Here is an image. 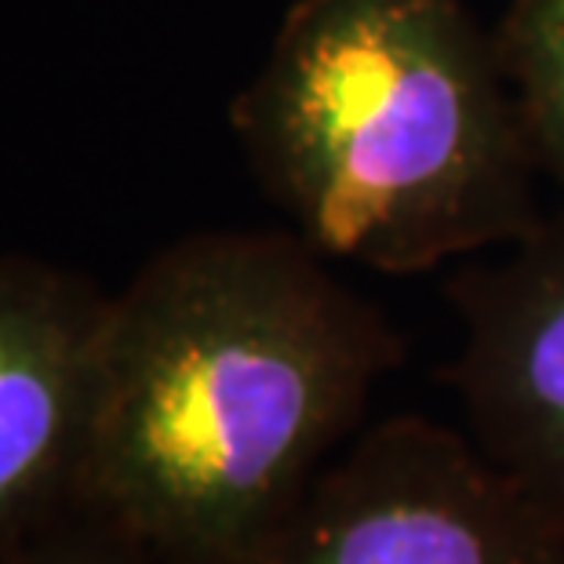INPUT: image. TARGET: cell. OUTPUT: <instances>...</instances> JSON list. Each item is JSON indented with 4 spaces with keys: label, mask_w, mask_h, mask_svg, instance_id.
<instances>
[{
    "label": "cell",
    "mask_w": 564,
    "mask_h": 564,
    "mask_svg": "<svg viewBox=\"0 0 564 564\" xmlns=\"http://www.w3.org/2000/svg\"><path fill=\"white\" fill-rule=\"evenodd\" d=\"M292 230H204L110 292L84 502L164 564H248L401 365Z\"/></svg>",
    "instance_id": "obj_1"
},
{
    "label": "cell",
    "mask_w": 564,
    "mask_h": 564,
    "mask_svg": "<svg viewBox=\"0 0 564 564\" xmlns=\"http://www.w3.org/2000/svg\"><path fill=\"white\" fill-rule=\"evenodd\" d=\"M230 128L284 230L335 267L412 278L546 215L470 0H292Z\"/></svg>",
    "instance_id": "obj_2"
},
{
    "label": "cell",
    "mask_w": 564,
    "mask_h": 564,
    "mask_svg": "<svg viewBox=\"0 0 564 564\" xmlns=\"http://www.w3.org/2000/svg\"><path fill=\"white\" fill-rule=\"evenodd\" d=\"M248 564H564V528L466 430H357Z\"/></svg>",
    "instance_id": "obj_3"
},
{
    "label": "cell",
    "mask_w": 564,
    "mask_h": 564,
    "mask_svg": "<svg viewBox=\"0 0 564 564\" xmlns=\"http://www.w3.org/2000/svg\"><path fill=\"white\" fill-rule=\"evenodd\" d=\"M110 292L0 256V554L84 507Z\"/></svg>",
    "instance_id": "obj_4"
},
{
    "label": "cell",
    "mask_w": 564,
    "mask_h": 564,
    "mask_svg": "<svg viewBox=\"0 0 564 564\" xmlns=\"http://www.w3.org/2000/svg\"><path fill=\"white\" fill-rule=\"evenodd\" d=\"M466 434L564 528V215L452 281Z\"/></svg>",
    "instance_id": "obj_5"
},
{
    "label": "cell",
    "mask_w": 564,
    "mask_h": 564,
    "mask_svg": "<svg viewBox=\"0 0 564 564\" xmlns=\"http://www.w3.org/2000/svg\"><path fill=\"white\" fill-rule=\"evenodd\" d=\"M491 33L539 172L564 186V0H510Z\"/></svg>",
    "instance_id": "obj_6"
},
{
    "label": "cell",
    "mask_w": 564,
    "mask_h": 564,
    "mask_svg": "<svg viewBox=\"0 0 564 564\" xmlns=\"http://www.w3.org/2000/svg\"><path fill=\"white\" fill-rule=\"evenodd\" d=\"M0 564H164L150 546L102 518L88 502L44 528L22 546L0 554Z\"/></svg>",
    "instance_id": "obj_7"
}]
</instances>
